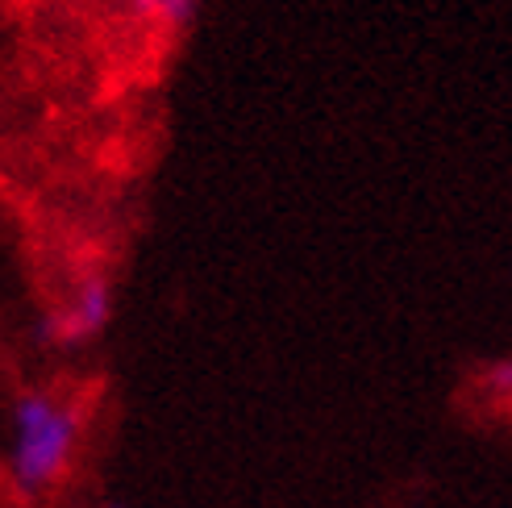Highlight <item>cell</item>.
<instances>
[{"label":"cell","instance_id":"cell-2","mask_svg":"<svg viewBox=\"0 0 512 508\" xmlns=\"http://www.w3.org/2000/svg\"><path fill=\"white\" fill-rule=\"evenodd\" d=\"M109 321H113V284H109V275L88 271L59 309V338L63 346H84L105 334Z\"/></svg>","mask_w":512,"mask_h":508},{"label":"cell","instance_id":"cell-5","mask_svg":"<svg viewBox=\"0 0 512 508\" xmlns=\"http://www.w3.org/2000/svg\"><path fill=\"white\" fill-rule=\"evenodd\" d=\"M483 384H488L492 392H504V396H512V359H508V363H496V367H488V371H483Z\"/></svg>","mask_w":512,"mask_h":508},{"label":"cell","instance_id":"cell-4","mask_svg":"<svg viewBox=\"0 0 512 508\" xmlns=\"http://www.w3.org/2000/svg\"><path fill=\"white\" fill-rule=\"evenodd\" d=\"M34 342H38L42 350L63 346V338H59V313H42V321L34 325Z\"/></svg>","mask_w":512,"mask_h":508},{"label":"cell","instance_id":"cell-3","mask_svg":"<svg viewBox=\"0 0 512 508\" xmlns=\"http://www.w3.org/2000/svg\"><path fill=\"white\" fill-rule=\"evenodd\" d=\"M196 5L200 0H121V13L146 25H159V30H188Z\"/></svg>","mask_w":512,"mask_h":508},{"label":"cell","instance_id":"cell-1","mask_svg":"<svg viewBox=\"0 0 512 508\" xmlns=\"http://www.w3.org/2000/svg\"><path fill=\"white\" fill-rule=\"evenodd\" d=\"M84 434V409L75 400H63L42 425L21 429L9 454V484L21 500L50 492L67 475L71 454Z\"/></svg>","mask_w":512,"mask_h":508},{"label":"cell","instance_id":"cell-6","mask_svg":"<svg viewBox=\"0 0 512 508\" xmlns=\"http://www.w3.org/2000/svg\"><path fill=\"white\" fill-rule=\"evenodd\" d=\"M105 508H125V504H105Z\"/></svg>","mask_w":512,"mask_h":508}]
</instances>
